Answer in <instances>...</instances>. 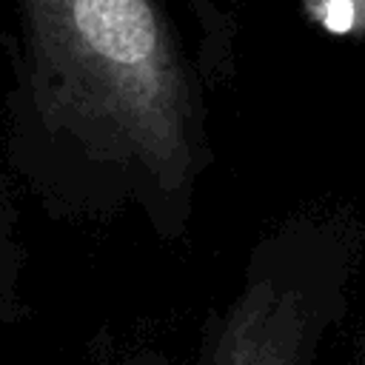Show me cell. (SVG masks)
<instances>
[{
	"instance_id": "cell-1",
	"label": "cell",
	"mask_w": 365,
	"mask_h": 365,
	"mask_svg": "<svg viewBox=\"0 0 365 365\" xmlns=\"http://www.w3.org/2000/svg\"><path fill=\"white\" fill-rule=\"evenodd\" d=\"M9 160L60 220L191 231L211 168L205 80L165 0H14Z\"/></svg>"
},
{
	"instance_id": "cell-2",
	"label": "cell",
	"mask_w": 365,
	"mask_h": 365,
	"mask_svg": "<svg viewBox=\"0 0 365 365\" xmlns=\"http://www.w3.org/2000/svg\"><path fill=\"white\" fill-rule=\"evenodd\" d=\"M297 262L282 242L259 245L237 294L202 325L194 365H308L322 305Z\"/></svg>"
},
{
	"instance_id": "cell-3",
	"label": "cell",
	"mask_w": 365,
	"mask_h": 365,
	"mask_svg": "<svg viewBox=\"0 0 365 365\" xmlns=\"http://www.w3.org/2000/svg\"><path fill=\"white\" fill-rule=\"evenodd\" d=\"M23 271L26 245L20 217L6 180L0 177V325H9L23 314Z\"/></svg>"
},
{
	"instance_id": "cell-4",
	"label": "cell",
	"mask_w": 365,
	"mask_h": 365,
	"mask_svg": "<svg viewBox=\"0 0 365 365\" xmlns=\"http://www.w3.org/2000/svg\"><path fill=\"white\" fill-rule=\"evenodd\" d=\"M302 9L331 34H351L365 17V0H302Z\"/></svg>"
},
{
	"instance_id": "cell-5",
	"label": "cell",
	"mask_w": 365,
	"mask_h": 365,
	"mask_svg": "<svg viewBox=\"0 0 365 365\" xmlns=\"http://www.w3.org/2000/svg\"><path fill=\"white\" fill-rule=\"evenodd\" d=\"M103 365H171V359L157 348H131L125 354H114Z\"/></svg>"
}]
</instances>
